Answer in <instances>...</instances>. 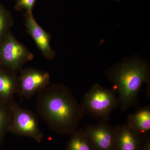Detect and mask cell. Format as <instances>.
<instances>
[{
	"mask_svg": "<svg viewBox=\"0 0 150 150\" xmlns=\"http://www.w3.org/2000/svg\"><path fill=\"white\" fill-rule=\"evenodd\" d=\"M35 108L51 131L62 135L76 130L86 114L71 89L61 83L50 84L38 92Z\"/></svg>",
	"mask_w": 150,
	"mask_h": 150,
	"instance_id": "1",
	"label": "cell"
},
{
	"mask_svg": "<svg viewBox=\"0 0 150 150\" xmlns=\"http://www.w3.org/2000/svg\"><path fill=\"white\" fill-rule=\"evenodd\" d=\"M111 1H113L115 2H120L121 0H110Z\"/></svg>",
	"mask_w": 150,
	"mask_h": 150,
	"instance_id": "17",
	"label": "cell"
},
{
	"mask_svg": "<svg viewBox=\"0 0 150 150\" xmlns=\"http://www.w3.org/2000/svg\"><path fill=\"white\" fill-rule=\"evenodd\" d=\"M85 132L92 142L96 150H114L115 126L108 122L100 121L85 129Z\"/></svg>",
	"mask_w": 150,
	"mask_h": 150,
	"instance_id": "8",
	"label": "cell"
},
{
	"mask_svg": "<svg viewBox=\"0 0 150 150\" xmlns=\"http://www.w3.org/2000/svg\"><path fill=\"white\" fill-rule=\"evenodd\" d=\"M144 137L134 131L127 123L115 126L114 150H141Z\"/></svg>",
	"mask_w": 150,
	"mask_h": 150,
	"instance_id": "9",
	"label": "cell"
},
{
	"mask_svg": "<svg viewBox=\"0 0 150 150\" xmlns=\"http://www.w3.org/2000/svg\"><path fill=\"white\" fill-rule=\"evenodd\" d=\"M18 73L6 67L5 70L0 69V98L5 103L13 101L18 92Z\"/></svg>",
	"mask_w": 150,
	"mask_h": 150,
	"instance_id": "10",
	"label": "cell"
},
{
	"mask_svg": "<svg viewBox=\"0 0 150 150\" xmlns=\"http://www.w3.org/2000/svg\"><path fill=\"white\" fill-rule=\"evenodd\" d=\"M12 120V112L10 104H0V144L7 132H9Z\"/></svg>",
	"mask_w": 150,
	"mask_h": 150,
	"instance_id": "13",
	"label": "cell"
},
{
	"mask_svg": "<svg viewBox=\"0 0 150 150\" xmlns=\"http://www.w3.org/2000/svg\"><path fill=\"white\" fill-rule=\"evenodd\" d=\"M105 74L118 94L123 110L133 107L142 86L150 84V69L147 62L139 56L124 58L105 71Z\"/></svg>",
	"mask_w": 150,
	"mask_h": 150,
	"instance_id": "2",
	"label": "cell"
},
{
	"mask_svg": "<svg viewBox=\"0 0 150 150\" xmlns=\"http://www.w3.org/2000/svg\"><path fill=\"white\" fill-rule=\"evenodd\" d=\"M141 150H150V138L146 135L144 137Z\"/></svg>",
	"mask_w": 150,
	"mask_h": 150,
	"instance_id": "16",
	"label": "cell"
},
{
	"mask_svg": "<svg viewBox=\"0 0 150 150\" xmlns=\"http://www.w3.org/2000/svg\"><path fill=\"white\" fill-rule=\"evenodd\" d=\"M18 73L17 94L23 99H30L51 84L49 73L36 68H22Z\"/></svg>",
	"mask_w": 150,
	"mask_h": 150,
	"instance_id": "6",
	"label": "cell"
},
{
	"mask_svg": "<svg viewBox=\"0 0 150 150\" xmlns=\"http://www.w3.org/2000/svg\"><path fill=\"white\" fill-rule=\"evenodd\" d=\"M65 150H96L84 130L77 129L70 134Z\"/></svg>",
	"mask_w": 150,
	"mask_h": 150,
	"instance_id": "12",
	"label": "cell"
},
{
	"mask_svg": "<svg viewBox=\"0 0 150 150\" xmlns=\"http://www.w3.org/2000/svg\"><path fill=\"white\" fill-rule=\"evenodd\" d=\"M81 104L86 113L100 119V121L108 122L112 110L118 107L119 103L115 91L95 83L86 93Z\"/></svg>",
	"mask_w": 150,
	"mask_h": 150,
	"instance_id": "3",
	"label": "cell"
},
{
	"mask_svg": "<svg viewBox=\"0 0 150 150\" xmlns=\"http://www.w3.org/2000/svg\"><path fill=\"white\" fill-rule=\"evenodd\" d=\"M13 23V19L10 13L0 6V41L9 31Z\"/></svg>",
	"mask_w": 150,
	"mask_h": 150,
	"instance_id": "14",
	"label": "cell"
},
{
	"mask_svg": "<svg viewBox=\"0 0 150 150\" xmlns=\"http://www.w3.org/2000/svg\"><path fill=\"white\" fill-rule=\"evenodd\" d=\"M12 120L9 132L17 136L28 137L40 143L44 134L40 129L38 119L33 112L21 107L14 101L10 103Z\"/></svg>",
	"mask_w": 150,
	"mask_h": 150,
	"instance_id": "5",
	"label": "cell"
},
{
	"mask_svg": "<svg viewBox=\"0 0 150 150\" xmlns=\"http://www.w3.org/2000/svg\"><path fill=\"white\" fill-rule=\"evenodd\" d=\"M131 129L140 135L145 136L150 131V107L146 106L130 114L127 123Z\"/></svg>",
	"mask_w": 150,
	"mask_h": 150,
	"instance_id": "11",
	"label": "cell"
},
{
	"mask_svg": "<svg viewBox=\"0 0 150 150\" xmlns=\"http://www.w3.org/2000/svg\"><path fill=\"white\" fill-rule=\"evenodd\" d=\"M37 0H16L15 8L16 11L25 10V12H32Z\"/></svg>",
	"mask_w": 150,
	"mask_h": 150,
	"instance_id": "15",
	"label": "cell"
},
{
	"mask_svg": "<svg viewBox=\"0 0 150 150\" xmlns=\"http://www.w3.org/2000/svg\"><path fill=\"white\" fill-rule=\"evenodd\" d=\"M25 25L27 33L30 35L43 56L48 60L55 58L56 52L51 47V34L47 32L36 22L32 12L25 14Z\"/></svg>",
	"mask_w": 150,
	"mask_h": 150,
	"instance_id": "7",
	"label": "cell"
},
{
	"mask_svg": "<svg viewBox=\"0 0 150 150\" xmlns=\"http://www.w3.org/2000/svg\"><path fill=\"white\" fill-rule=\"evenodd\" d=\"M34 56L10 31L0 41V64L18 73Z\"/></svg>",
	"mask_w": 150,
	"mask_h": 150,
	"instance_id": "4",
	"label": "cell"
}]
</instances>
